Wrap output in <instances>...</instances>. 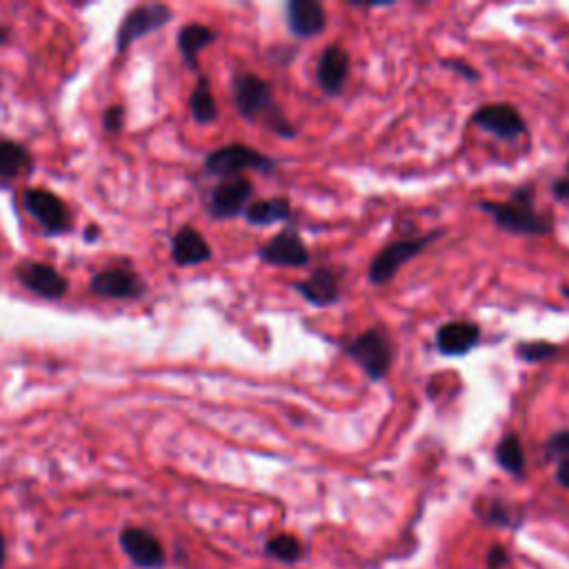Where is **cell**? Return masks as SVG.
Segmentation results:
<instances>
[{"instance_id":"1","label":"cell","mask_w":569,"mask_h":569,"mask_svg":"<svg viewBox=\"0 0 569 569\" xmlns=\"http://www.w3.org/2000/svg\"><path fill=\"white\" fill-rule=\"evenodd\" d=\"M232 92L238 114H241L245 121L263 125L269 132H274L281 138H289V141L298 136L296 127L287 121V116L274 101L272 85L263 81L261 76L249 72L234 74Z\"/></svg>"},{"instance_id":"2","label":"cell","mask_w":569,"mask_h":569,"mask_svg":"<svg viewBox=\"0 0 569 569\" xmlns=\"http://www.w3.org/2000/svg\"><path fill=\"white\" fill-rule=\"evenodd\" d=\"M485 214L494 218V223L509 234H525V236H547L554 229V218L549 214H538L534 209V192L532 187L516 189L509 201L494 203L483 201L478 203Z\"/></svg>"},{"instance_id":"3","label":"cell","mask_w":569,"mask_h":569,"mask_svg":"<svg viewBox=\"0 0 569 569\" xmlns=\"http://www.w3.org/2000/svg\"><path fill=\"white\" fill-rule=\"evenodd\" d=\"M345 354L363 369L369 381H383L394 363V345L385 327H372L345 345Z\"/></svg>"},{"instance_id":"4","label":"cell","mask_w":569,"mask_h":569,"mask_svg":"<svg viewBox=\"0 0 569 569\" xmlns=\"http://www.w3.org/2000/svg\"><path fill=\"white\" fill-rule=\"evenodd\" d=\"M276 165L278 163L274 158H269L258 152V149H252L243 143H232L227 147H221L205 158V172L218 178H225V181L227 178L241 176V172H245V169H256V172L272 174Z\"/></svg>"},{"instance_id":"5","label":"cell","mask_w":569,"mask_h":569,"mask_svg":"<svg viewBox=\"0 0 569 569\" xmlns=\"http://www.w3.org/2000/svg\"><path fill=\"white\" fill-rule=\"evenodd\" d=\"M441 232H432L421 238H409V241H396L392 245L383 247L381 252L374 256L372 265H369V281L376 287L387 285L398 274L405 263L414 261V258L423 252V249L436 241Z\"/></svg>"},{"instance_id":"6","label":"cell","mask_w":569,"mask_h":569,"mask_svg":"<svg viewBox=\"0 0 569 569\" xmlns=\"http://www.w3.org/2000/svg\"><path fill=\"white\" fill-rule=\"evenodd\" d=\"M172 18H174L172 9L161 3L141 5V7L132 9V12L125 16L121 27H118V34H116L118 54H125L127 49L138 41V38L158 32V29L165 27L169 21H172Z\"/></svg>"},{"instance_id":"7","label":"cell","mask_w":569,"mask_h":569,"mask_svg":"<svg viewBox=\"0 0 569 569\" xmlns=\"http://www.w3.org/2000/svg\"><path fill=\"white\" fill-rule=\"evenodd\" d=\"M472 123L481 127L483 132L501 138V141H516V138L527 134L525 118L509 103L481 105L472 114Z\"/></svg>"},{"instance_id":"8","label":"cell","mask_w":569,"mask_h":569,"mask_svg":"<svg viewBox=\"0 0 569 569\" xmlns=\"http://www.w3.org/2000/svg\"><path fill=\"white\" fill-rule=\"evenodd\" d=\"M254 196V185L243 176L227 178L221 185L214 187L212 196H209V214L216 221H229L245 214V209Z\"/></svg>"},{"instance_id":"9","label":"cell","mask_w":569,"mask_h":569,"mask_svg":"<svg viewBox=\"0 0 569 569\" xmlns=\"http://www.w3.org/2000/svg\"><path fill=\"white\" fill-rule=\"evenodd\" d=\"M25 205L47 234H65L72 227L67 205L47 189H27Z\"/></svg>"},{"instance_id":"10","label":"cell","mask_w":569,"mask_h":569,"mask_svg":"<svg viewBox=\"0 0 569 569\" xmlns=\"http://www.w3.org/2000/svg\"><path fill=\"white\" fill-rule=\"evenodd\" d=\"M258 258H261L263 263L276 267H305L309 265V261H312L303 238L298 236L296 229L289 227L258 249Z\"/></svg>"},{"instance_id":"11","label":"cell","mask_w":569,"mask_h":569,"mask_svg":"<svg viewBox=\"0 0 569 569\" xmlns=\"http://www.w3.org/2000/svg\"><path fill=\"white\" fill-rule=\"evenodd\" d=\"M89 289L92 294L103 296V298H114V301H132L145 294V283L141 281V276L127 267H116V269H105V272H98L92 281H89Z\"/></svg>"},{"instance_id":"12","label":"cell","mask_w":569,"mask_h":569,"mask_svg":"<svg viewBox=\"0 0 569 569\" xmlns=\"http://www.w3.org/2000/svg\"><path fill=\"white\" fill-rule=\"evenodd\" d=\"M16 276L29 292L47 298V301H58L67 294V278L58 272L56 267L47 263H23L16 267Z\"/></svg>"},{"instance_id":"13","label":"cell","mask_w":569,"mask_h":569,"mask_svg":"<svg viewBox=\"0 0 569 569\" xmlns=\"http://www.w3.org/2000/svg\"><path fill=\"white\" fill-rule=\"evenodd\" d=\"M121 547L123 552L132 558L136 567L143 569H161L165 565V549L161 541L147 529L141 527H127L121 534Z\"/></svg>"},{"instance_id":"14","label":"cell","mask_w":569,"mask_h":569,"mask_svg":"<svg viewBox=\"0 0 569 569\" xmlns=\"http://www.w3.org/2000/svg\"><path fill=\"white\" fill-rule=\"evenodd\" d=\"M341 276L332 267H318L309 274L305 281H298L292 287L301 294L309 305L316 307H329L341 298Z\"/></svg>"},{"instance_id":"15","label":"cell","mask_w":569,"mask_h":569,"mask_svg":"<svg viewBox=\"0 0 569 569\" xmlns=\"http://www.w3.org/2000/svg\"><path fill=\"white\" fill-rule=\"evenodd\" d=\"M287 27L296 38H314L325 32L327 14L318 0H289Z\"/></svg>"},{"instance_id":"16","label":"cell","mask_w":569,"mask_h":569,"mask_svg":"<svg viewBox=\"0 0 569 569\" xmlns=\"http://www.w3.org/2000/svg\"><path fill=\"white\" fill-rule=\"evenodd\" d=\"M481 341V327L467 321H452L438 327L436 347L447 358H461Z\"/></svg>"},{"instance_id":"17","label":"cell","mask_w":569,"mask_h":569,"mask_svg":"<svg viewBox=\"0 0 569 569\" xmlns=\"http://www.w3.org/2000/svg\"><path fill=\"white\" fill-rule=\"evenodd\" d=\"M349 65H352V61H349V54L343 47L332 45L325 49L316 69V81L325 94L338 96L343 92L349 76Z\"/></svg>"},{"instance_id":"18","label":"cell","mask_w":569,"mask_h":569,"mask_svg":"<svg viewBox=\"0 0 569 569\" xmlns=\"http://www.w3.org/2000/svg\"><path fill=\"white\" fill-rule=\"evenodd\" d=\"M172 256L174 263L181 267L201 265L212 258V247H209L205 236L198 229L181 227L172 238Z\"/></svg>"},{"instance_id":"19","label":"cell","mask_w":569,"mask_h":569,"mask_svg":"<svg viewBox=\"0 0 569 569\" xmlns=\"http://www.w3.org/2000/svg\"><path fill=\"white\" fill-rule=\"evenodd\" d=\"M289 216H292V203H289V198L285 196H274L267 198V201H254L245 209L247 223L256 227L283 223Z\"/></svg>"},{"instance_id":"20","label":"cell","mask_w":569,"mask_h":569,"mask_svg":"<svg viewBox=\"0 0 569 569\" xmlns=\"http://www.w3.org/2000/svg\"><path fill=\"white\" fill-rule=\"evenodd\" d=\"M214 41H216V32L214 29H209L207 25L192 23L181 29V34H178V47H181V54L189 69L198 72V54H201L203 49L207 45H212Z\"/></svg>"},{"instance_id":"21","label":"cell","mask_w":569,"mask_h":569,"mask_svg":"<svg viewBox=\"0 0 569 569\" xmlns=\"http://www.w3.org/2000/svg\"><path fill=\"white\" fill-rule=\"evenodd\" d=\"M29 167H32V154L21 143L0 141V185L14 183Z\"/></svg>"},{"instance_id":"22","label":"cell","mask_w":569,"mask_h":569,"mask_svg":"<svg viewBox=\"0 0 569 569\" xmlns=\"http://www.w3.org/2000/svg\"><path fill=\"white\" fill-rule=\"evenodd\" d=\"M189 109H192V116L198 125H212L218 118L216 98L212 94V87H209V78L203 74L198 76L194 92L189 96Z\"/></svg>"},{"instance_id":"23","label":"cell","mask_w":569,"mask_h":569,"mask_svg":"<svg viewBox=\"0 0 569 569\" xmlns=\"http://www.w3.org/2000/svg\"><path fill=\"white\" fill-rule=\"evenodd\" d=\"M496 461L507 474L521 478L525 474V452L518 434H505L496 445Z\"/></svg>"},{"instance_id":"24","label":"cell","mask_w":569,"mask_h":569,"mask_svg":"<svg viewBox=\"0 0 569 569\" xmlns=\"http://www.w3.org/2000/svg\"><path fill=\"white\" fill-rule=\"evenodd\" d=\"M267 554L276 556L278 561H283V563H296L303 554V545H301V541H298V538L289 536V534H281V536L269 538Z\"/></svg>"},{"instance_id":"25","label":"cell","mask_w":569,"mask_h":569,"mask_svg":"<svg viewBox=\"0 0 569 569\" xmlns=\"http://www.w3.org/2000/svg\"><path fill=\"white\" fill-rule=\"evenodd\" d=\"M558 352H561V347L554 343H547V341H529V343L516 345V354L527 363L549 361V358H554Z\"/></svg>"},{"instance_id":"26","label":"cell","mask_w":569,"mask_h":569,"mask_svg":"<svg viewBox=\"0 0 569 569\" xmlns=\"http://www.w3.org/2000/svg\"><path fill=\"white\" fill-rule=\"evenodd\" d=\"M547 458L552 461H569V429H563V432H556L552 438H549L545 445Z\"/></svg>"},{"instance_id":"27","label":"cell","mask_w":569,"mask_h":569,"mask_svg":"<svg viewBox=\"0 0 569 569\" xmlns=\"http://www.w3.org/2000/svg\"><path fill=\"white\" fill-rule=\"evenodd\" d=\"M123 121H125V109L118 107V105L109 107L103 116V123H105L107 132H121Z\"/></svg>"},{"instance_id":"28","label":"cell","mask_w":569,"mask_h":569,"mask_svg":"<svg viewBox=\"0 0 569 569\" xmlns=\"http://www.w3.org/2000/svg\"><path fill=\"white\" fill-rule=\"evenodd\" d=\"M487 521H492L496 525H509L512 523V509L503 503H492L487 512Z\"/></svg>"},{"instance_id":"29","label":"cell","mask_w":569,"mask_h":569,"mask_svg":"<svg viewBox=\"0 0 569 569\" xmlns=\"http://www.w3.org/2000/svg\"><path fill=\"white\" fill-rule=\"evenodd\" d=\"M445 65L452 69V72H456L458 76L467 78V81H478V78H481V74H478L472 65H467L463 61H456V58L454 61H445Z\"/></svg>"},{"instance_id":"30","label":"cell","mask_w":569,"mask_h":569,"mask_svg":"<svg viewBox=\"0 0 569 569\" xmlns=\"http://www.w3.org/2000/svg\"><path fill=\"white\" fill-rule=\"evenodd\" d=\"M503 565H507V552L503 547H494L489 549L487 554V567L489 569H501Z\"/></svg>"},{"instance_id":"31","label":"cell","mask_w":569,"mask_h":569,"mask_svg":"<svg viewBox=\"0 0 569 569\" xmlns=\"http://www.w3.org/2000/svg\"><path fill=\"white\" fill-rule=\"evenodd\" d=\"M552 192L558 201L569 203V178H558V181H554Z\"/></svg>"},{"instance_id":"32","label":"cell","mask_w":569,"mask_h":569,"mask_svg":"<svg viewBox=\"0 0 569 569\" xmlns=\"http://www.w3.org/2000/svg\"><path fill=\"white\" fill-rule=\"evenodd\" d=\"M556 481L569 489V461H561L556 469Z\"/></svg>"},{"instance_id":"33","label":"cell","mask_w":569,"mask_h":569,"mask_svg":"<svg viewBox=\"0 0 569 569\" xmlns=\"http://www.w3.org/2000/svg\"><path fill=\"white\" fill-rule=\"evenodd\" d=\"M5 556H7V545H5V536L0 534V567L5 565Z\"/></svg>"},{"instance_id":"34","label":"cell","mask_w":569,"mask_h":569,"mask_svg":"<svg viewBox=\"0 0 569 569\" xmlns=\"http://www.w3.org/2000/svg\"><path fill=\"white\" fill-rule=\"evenodd\" d=\"M5 34H7V32H5V29H0V43H5V38H7Z\"/></svg>"},{"instance_id":"35","label":"cell","mask_w":569,"mask_h":569,"mask_svg":"<svg viewBox=\"0 0 569 569\" xmlns=\"http://www.w3.org/2000/svg\"><path fill=\"white\" fill-rule=\"evenodd\" d=\"M561 292H563V296H565V298H569V287H563Z\"/></svg>"}]
</instances>
